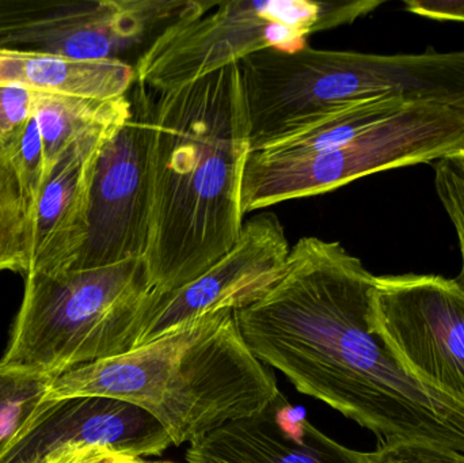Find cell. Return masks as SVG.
I'll return each mask as SVG.
<instances>
[{
  "label": "cell",
  "instance_id": "obj_1",
  "mask_svg": "<svg viewBox=\"0 0 464 463\" xmlns=\"http://www.w3.org/2000/svg\"><path fill=\"white\" fill-rule=\"evenodd\" d=\"M376 285L340 242L305 236L277 282L235 310L243 342L297 391L373 432L464 454V402L411 377L372 325Z\"/></svg>",
  "mask_w": 464,
  "mask_h": 463
},
{
  "label": "cell",
  "instance_id": "obj_2",
  "mask_svg": "<svg viewBox=\"0 0 464 463\" xmlns=\"http://www.w3.org/2000/svg\"><path fill=\"white\" fill-rule=\"evenodd\" d=\"M248 154L239 64L157 92L144 264L158 294L198 279L240 238Z\"/></svg>",
  "mask_w": 464,
  "mask_h": 463
},
{
  "label": "cell",
  "instance_id": "obj_3",
  "mask_svg": "<svg viewBox=\"0 0 464 463\" xmlns=\"http://www.w3.org/2000/svg\"><path fill=\"white\" fill-rule=\"evenodd\" d=\"M269 367L243 342L234 310L204 315L124 355L54 378L48 402L108 397L154 416L174 446L253 415L275 399Z\"/></svg>",
  "mask_w": 464,
  "mask_h": 463
},
{
  "label": "cell",
  "instance_id": "obj_4",
  "mask_svg": "<svg viewBox=\"0 0 464 463\" xmlns=\"http://www.w3.org/2000/svg\"><path fill=\"white\" fill-rule=\"evenodd\" d=\"M250 152L334 109L376 97L464 108V49L375 54L265 49L239 63Z\"/></svg>",
  "mask_w": 464,
  "mask_h": 463
},
{
  "label": "cell",
  "instance_id": "obj_5",
  "mask_svg": "<svg viewBox=\"0 0 464 463\" xmlns=\"http://www.w3.org/2000/svg\"><path fill=\"white\" fill-rule=\"evenodd\" d=\"M155 294L143 258L26 275L0 362L59 377L130 352Z\"/></svg>",
  "mask_w": 464,
  "mask_h": 463
},
{
  "label": "cell",
  "instance_id": "obj_6",
  "mask_svg": "<svg viewBox=\"0 0 464 463\" xmlns=\"http://www.w3.org/2000/svg\"><path fill=\"white\" fill-rule=\"evenodd\" d=\"M382 0H222L170 27L136 65V82L165 92L265 51H297L375 11Z\"/></svg>",
  "mask_w": 464,
  "mask_h": 463
},
{
  "label": "cell",
  "instance_id": "obj_7",
  "mask_svg": "<svg viewBox=\"0 0 464 463\" xmlns=\"http://www.w3.org/2000/svg\"><path fill=\"white\" fill-rule=\"evenodd\" d=\"M463 150V106L411 103L338 149L284 159L250 152L243 173V212L324 195L362 177L433 163Z\"/></svg>",
  "mask_w": 464,
  "mask_h": 463
},
{
  "label": "cell",
  "instance_id": "obj_8",
  "mask_svg": "<svg viewBox=\"0 0 464 463\" xmlns=\"http://www.w3.org/2000/svg\"><path fill=\"white\" fill-rule=\"evenodd\" d=\"M207 0H0V49L136 68L170 27L211 7Z\"/></svg>",
  "mask_w": 464,
  "mask_h": 463
},
{
  "label": "cell",
  "instance_id": "obj_9",
  "mask_svg": "<svg viewBox=\"0 0 464 463\" xmlns=\"http://www.w3.org/2000/svg\"><path fill=\"white\" fill-rule=\"evenodd\" d=\"M130 111L103 144L90 195L86 238L70 269L146 256L151 219V152L157 92L135 82Z\"/></svg>",
  "mask_w": 464,
  "mask_h": 463
},
{
  "label": "cell",
  "instance_id": "obj_10",
  "mask_svg": "<svg viewBox=\"0 0 464 463\" xmlns=\"http://www.w3.org/2000/svg\"><path fill=\"white\" fill-rule=\"evenodd\" d=\"M372 325L411 377L464 402V291L454 279L376 276Z\"/></svg>",
  "mask_w": 464,
  "mask_h": 463
},
{
  "label": "cell",
  "instance_id": "obj_11",
  "mask_svg": "<svg viewBox=\"0 0 464 463\" xmlns=\"http://www.w3.org/2000/svg\"><path fill=\"white\" fill-rule=\"evenodd\" d=\"M289 252L285 231L275 214L247 220L235 246L208 271L170 293L155 294L135 350L204 315L253 304L283 275Z\"/></svg>",
  "mask_w": 464,
  "mask_h": 463
},
{
  "label": "cell",
  "instance_id": "obj_12",
  "mask_svg": "<svg viewBox=\"0 0 464 463\" xmlns=\"http://www.w3.org/2000/svg\"><path fill=\"white\" fill-rule=\"evenodd\" d=\"M171 445L162 424L143 408L108 397H75L52 402L0 463H59L79 448L141 458L160 456Z\"/></svg>",
  "mask_w": 464,
  "mask_h": 463
},
{
  "label": "cell",
  "instance_id": "obj_13",
  "mask_svg": "<svg viewBox=\"0 0 464 463\" xmlns=\"http://www.w3.org/2000/svg\"><path fill=\"white\" fill-rule=\"evenodd\" d=\"M189 463H375L319 431L281 391L262 410L190 443Z\"/></svg>",
  "mask_w": 464,
  "mask_h": 463
},
{
  "label": "cell",
  "instance_id": "obj_14",
  "mask_svg": "<svg viewBox=\"0 0 464 463\" xmlns=\"http://www.w3.org/2000/svg\"><path fill=\"white\" fill-rule=\"evenodd\" d=\"M124 121L95 128L76 139L52 166L30 214L29 274L72 268L86 238L90 195L101 150Z\"/></svg>",
  "mask_w": 464,
  "mask_h": 463
},
{
  "label": "cell",
  "instance_id": "obj_15",
  "mask_svg": "<svg viewBox=\"0 0 464 463\" xmlns=\"http://www.w3.org/2000/svg\"><path fill=\"white\" fill-rule=\"evenodd\" d=\"M135 68L113 60H73L38 52L0 49V86L92 100L124 97Z\"/></svg>",
  "mask_w": 464,
  "mask_h": 463
},
{
  "label": "cell",
  "instance_id": "obj_16",
  "mask_svg": "<svg viewBox=\"0 0 464 463\" xmlns=\"http://www.w3.org/2000/svg\"><path fill=\"white\" fill-rule=\"evenodd\" d=\"M411 103L414 102L395 97L353 101L251 152L267 159H284L338 149L400 113Z\"/></svg>",
  "mask_w": 464,
  "mask_h": 463
},
{
  "label": "cell",
  "instance_id": "obj_17",
  "mask_svg": "<svg viewBox=\"0 0 464 463\" xmlns=\"http://www.w3.org/2000/svg\"><path fill=\"white\" fill-rule=\"evenodd\" d=\"M130 95L116 100H92L73 95L35 92L33 117L37 122L45 154L46 174L59 155L95 128L127 119ZM48 177V176H46Z\"/></svg>",
  "mask_w": 464,
  "mask_h": 463
},
{
  "label": "cell",
  "instance_id": "obj_18",
  "mask_svg": "<svg viewBox=\"0 0 464 463\" xmlns=\"http://www.w3.org/2000/svg\"><path fill=\"white\" fill-rule=\"evenodd\" d=\"M54 375L0 362V456L43 416Z\"/></svg>",
  "mask_w": 464,
  "mask_h": 463
},
{
  "label": "cell",
  "instance_id": "obj_19",
  "mask_svg": "<svg viewBox=\"0 0 464 463\" xmlns=\"http://www.w3.org/2000/svg\"><path fill=\"white\" fill-rule=\"evenodd\" d=\"M30 271V217L7 152H0V272Z\"/></svg>",
  "mask_w": 464,
  "mask_h": 463
},
{
  "label": "cell",
  "instance_id": "obj_20",
  "mask_svg": "<svg viewBox=\"0 0 464 463\" xmlns=\"http://www.w3.org/2000/svg\"><path fill=\"white\" fill-rule=\"evenodd\" d=\"M5 152L15 169L30 217L48 176L43 139L34 117L30 119L18 140Z\"/></svg>",
  "mask_w": 464,
  "mask_h": 463
},
{
  "label": "cell",
  "instance_id": "obj_21",
  "mask_svg": "<svg viewBox=\"0 0 464 463\" xmlns=\"http://www.w3.org/2000/svg\"><path fill=\"white\" fill-rule=\"evenodd\" d=\"M432 165L436 193L457 233L462 266L454 280L464 291V150Z\"/></svg>",
  "mask_w": 464,
  "mask_h": 463
},
{
  "label": "cell",
  "instance_id": "obj_22",
  "mask_svg": "<svg viewBox=\"0 0 464 463\" xmlns=\"http://www.w3.org/2000/svg\"><path fill=\"white\" fill-rule=\"evenodd\" d=\"M35 92L0 86V152L8 151L33 117Z\"/></svg>",
  "mask_w": 464,
  "mask_h": 463
},
{
  "label": "cell",
  "instance_id": "obj_23",
  "mask_svg": "<svg viewBox=\"0 0 464 463\" xmlns=\"http://www.w3.org/2000/svg\"><path fill=\"white\" fill-rule=\"evenodd\" d=\"M375 463H464V454L421 442L381 443Z\"/></svg>",
  "mask_w": 464,
  "mask_h": 463
},
{
  "label": "cell",
  "instance_id": "obj_24",
  "mask_svg": "<svg viewBox=\"0 0 464 463\" xmlns=\"http://www.w3.org/2000/svg\"><path fill=\"white\" fill-rule=\"evenodd\" d=\"M406 10L436 21L462 22L464 24V0H408Z\"/></svg>",
  "mask_w": 464,
  "mask_h": 463
},
{
  "label": "cell",
  "instance_id": "obj_25",
  "mask_svg": "<svg viewBox=\"0 0 464 463\" xmlns=\"http://www.w3.org/2000/svg\"><path fill=\"white\" fill-rule=\"evenodd\" d=\"M128 457L120 456L108 449L79 448L71 451L59 463H121L128 461Z\"/></svg>",
  "mask_w": 464,
  "mask_h": 463
},
{
  "label": "cell",
  "instance_id": "obj_26",
  "mask_svg": "<svg viewBox=\"0 0 464 463\" xmlns=\"http://www.w3.org/2000/svg\"><path fill=\"white\" fill-rule=\"evenodd\" d=\"M121 463H174V462H146V461H143V459H141V458H132V459H128V461L121 462Z\"/></svg>",
  "mask_w": 464,
  "mask_h": 463
}]
</instances>
